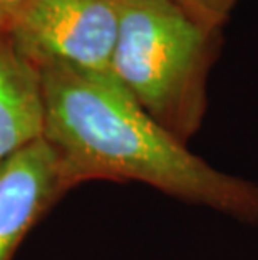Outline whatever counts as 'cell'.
<instances>
[{
    "instance_id": "cell-5",
    "label": "cell",
    "mask_w": 258,
    "mask_h": 260,
    "mask_svg": "<svg viewBox=\"0 0 258 260\" xmlns=\"http://www.w3.org/2000/svg\"><path fill=\"white\" fill-rule=\"evenodd\" d=\"M46 104L39 68L0 34V163L44 140Z\"/></svg>"
},
{
    "instance_id": "cell-1",
    "label": "cell",
    "mask_w": 258,
    "mask_h": 260,
    "mask_svg": "<svg viewBox=\"0 0 258 260\" xmlns=\"http://www.w3.org/2000/svg\"><path fill=\"white\" fill-rule=\"evenodd\" d=\"M42 79L44 140L59 159L62 186L136 181L178 200L258 220V186L196 156L161 128L111 73L37 64Z\"/></svg>"
},
{
    "instance_id": "cell-3",
    "label": "cell",
    "mask_w": 258,
    "mask_h": 260,
    "mask_svg": "<svg viewBox=\"0 0 258 260\" xmlns=\"http://www.w3.org/2000/svg\"><path fill=\"white\" fill-rule=\"evenodd\" d=\"M119 14L121 0H29L5 36L35 66L109 73Z\"/></svg>"
},
{
    "instance_id": "cell-4",
    "label": "cell",
    "mask_w": 258,
    "mask_h": 260,
    "mask_svg": "<svg viewBox=\"0 0 258 260\" xmlns=\"http://www.w3.org/2000/svg\"><path fill=\"white\" fill-rule=\"evenodd\" d=\"M67 191L46 140L0 163V260H14L30 230Z\"/></svg>"
},
{
    "instance_id": "cell-2",
    "label": "cell",
    "mask_w": 258,
    "mask_h": 260,
    "mask_svg": "<svg viewBox=\"0 0 258 260\" xmlns=\"http://www.w3.org/2000/svg\"><path fill=\"white\" fill-rule=\"evenodd\" d=\"M218 32L169 0H121L109 73L185 145L205 114L206 76Z\"/></svg>"
},
{
    "instance_id": "cell-7",
    "label": "cell",
    "mask_w": 258,
    "mask_h": 260,
    "mask_svg": "<svg viewBox=\"0 0 258 260\" xmlns=\"http://www.w3.org/2000/svg\"><path fill=\"white\" fill-rule=\"evenodd\" d=\"M29 0H0V34H5L10 24L20 14Z\"/></svg>"
},
{
    "instance_id": "cell-6",
    "label": "cell",
    "mask_w": 258,
    "mask_h": 260,
    "mask_svg": "<svg viewBox=\"0 0 258 260\" xmlns=\"http://www.w3.org/2000/svg\"><path fill=\"white\" fill-rule=\"evenodd\" d=\"M183 12L208 29L219 30L225 20L230 17L237 0H169Z\"/></svg>"
}]
</instances>
